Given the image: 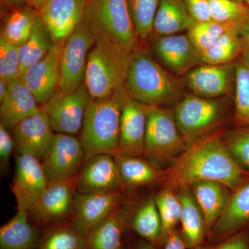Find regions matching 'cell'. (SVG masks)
<instances>
[{"label": "cell", "instance_id": "obj_27", "mask_svg": "<svg viewBox=\"0 0 249 249\" xmlns=\"http://www.w3.org/2000/svg\"><path fill=\"white\" fill-rule=\"evenodd\" d=\"M196 23L183 0H160L153 31L158 36L174 35L188 31Z\"/></svg>", "mask_w": 249, "mask_h": 249}, {"label": "cell", "instance_id": "obj_1", "mask_svg": "<svg viewBox=\"0 0 249 249\" xmlns=\"http://www.w3.org/2000/svg\"><path fill=\"white\" fill-rule=\"evenodd\" d=\"M222 128L192 144L165 171L163 187L177 190L201 181L224 183L235 191L249 178V171L232 158L223 141Z\"/></svg>", "mask_w": 249, "mask_h": 249}, {"label": "cell", "instance_id": "obj_36", "mask_svg": "<svg viewBox=\"0 0 249 249\" xmlns=\"http://www.w3.org/2000/svg\"><path fill=\"white\" fill-rule=\"evenodd\" d=\"M235 29H237V26L232 23L211 20L196 22L193 27L187 31V35L201 56V54L213 45L221 36Z\"/></svg>", "mask_w": 249, "mask_h": 249}, {"label": "cell", "instance_id": "obj_44", "mask_svg": "<svg viewBox=\"0 0 249 249\" xmlns=\"http://www.w3.org/2000/svg\"><path fill=\"white\" fill-rule=\"evenodd\" d=\"M242 47V58L249 62V17L237 28Z\"/></svg>", "mask_w": 249, "mask_h": 249}, {"label": "cell", "instance_id": "obj_42", "mask_svg": "<svg viewBox=\"0 0 249 249\" xmlns=\"http://www.w3.org/2000/svg\"><path fill=\"white\" fill-rule=\"evenodd\" d=\"M14 150V142L9 129L0 124V164L1 172L7 169L10 158Z\"/></svg>", "mask_w": 249, "mask_h": 249}, {"label": "cell", "instance_id": "obj_6", "mask_svg": "<svg viewBox=\"0 0 249 249\" xmlns=\"http://www.w3.org/2000/svg\"><path fill=\"white\" fill-rule=\"evenodd\" d=\"M229 103L222 98L195 94L183 96L175 107V121L189 147L199 139L222 128L229 116Z\"/></svg>", "mask_w": 249, "mask_h": 249}, {"label": "cell", "instance_id": "obj_10", "mask_svg": "<svg viewBox=\"0 0 249 249\" xmlns=\"http://www.w3.org/2000/svg\"><path fill=\"white\" fill-rule=\"evenodd\" d=\"M85 158L80 139L71 134L55 133L41 164L49 182L76 178Z\"/></svg>", "mask_w": 249, "mask_h": 249}, {"label": "cell", "instance_id": "obj_20", "mask_svg": "<svg viewBox=\"0 0 249 249\" xmlns=\"http://www.w3.org/2000/svg\"><path fill=\"white\" fill-rule=\"evenodd\" d=\"M61 52V49L54 45L42 60L21 74L23 83L35 96L38 104L47 102L58 88Z\"/></svg>", "mask_w": 249, "mask_h": 249}, {"label": "cell", "instance_id": "obj_33", "mask_svg": "<svg viewBox=\"0 0 249 249\" xmlns=\"http://www.w3.org/2000/svg\"><path fill=\"white\" fill-rule=\"evenodd\" d=\"M36 249H88L86 237L73 225L56 224L41 236Z\"/></svg>", "mask_w": 249, "mask_h": 249}, {"label": "cell", "instance_id": "obj_28", "mask_svg": "<svg viewBox=\"0 0 249 249\" xmlns=\"http://www.w3.org/2000/svg\"><path fill=\"white\" fill-rule=\"evenodd\" d=\"M126 224L124 214L118 207L86 236L88 249H127L124 242Z\"/></svg>", "mask_w": 249, "mask_h": 249}, {"label": "cell", "instance_id": "obj_49", "mask_svg": "<svg viewBox=\"0 0 249 249\" xmlns=\"http://www.w3.org/2000/svg\"><path fill=\"white\" fill-rule=\"evenodd\" d=\"M28 4L35 8L37 11H40L45 3V0H25Z\"/></svg>", "mask_w": 249, "mask_h": 249}, {"label": "cell", "instance_id": "obj_23", "mask_svg": "<svg viewBox=\"0 0 249 249\" xmlns=\"http://www.w3.org/2000/svg\"><path fill=\"white\" fill-rule=\"evenodd\" d=\"M188 187L204 216L209 235L214 224L227 209L231 190L224 183L214 181H198Z\"/></svg>", "mask_w": 249, "mask_h": 249}, {"label": "cell", "instance_id": "obj_51", "mask_svg": "<svg viewBox=\"0 0 249 249\" xmlns=\"http://www.w3.org/2000/svg\"><path fill=\"white\" fill-rule=\"evenodd\" d=\"M234 1H243V2H244V0H234Z\"/></svg>", "mask_w": 249, "mask_h": 249}, {"label": "cell", "instance_id": "obj_38", "mask_svg": "<svg viewBox=\"0 0 249 249\" xmlns=\"http://www.w3.org/2000/svg\"><path fill=\"white\" fill-rule=\"evenodd\" d=\"M212 20L232 23L237 26L249 17V6L243 1L234 0H209Z\"/></svg>", "mask_w": 249, "mask_h": 249}, {"label": "cell", "instance_id": "obj_39", "mask_svg": "<svg viewBox=\"0 0 249 249\" xmlns=\"http://www.w3.org/2000/svg\"><path fill=\"white\" fill-rule=\"evenodd\" d=\"M222 139L236 163L249 171V126H237L227 133L224 132Z\"/></svg>", "mask_w": 249, "mask_h": 249}, {"label": "cell", "instance_id": "obj_21", "mask_svg": "<svg viewBox=\"0 0 249 249\" xmlns=\"http://www.w3.org/2000/svg\"><path fill=\"white\" fill-rule=\"evenodd\" d=\"M249 228V178L232 191L227 209L211 229L208 243H216Z\"/></svg>", "mask_w": 249, "mask_h": 249}, {"label": "cell", "instance_id": "obj_11", "mask_svg": "<svg viewBox=\"0 0 249 249\" xmlns=\"http://www.w3.org/2000/svg\"><path fill=\"white\" fill-rule=\"evenodd\" d=\"M75 187L83 194H110L125 189L111 154L86 157L75 178Z\"/></svg>", "mask_w": 249, "mask_h": 249}, {"label": "cell", "instance_id": "obj_18", "mask_svg": "<svg viewBox=\"0 0 249 249\" xmlns=\"http://www.w3.org/2000/svg\"><path fill=\"white\" fill-rule=\"evenodd\" d=\"M11 132L14 150L18 155L34 156L40 161L45 157L55 135L42 111L19 123Z\"/></svg>", "mask_w": 249, "mask_h": 249}, {"label": "cell", "instance_id": "obj_41", "mask_svg": "<svg viewBox=\"0 0 249 249\" xmlns=\"http://www.w3.org/2000/svg\"><path fill=\"white\" fill-rule=\"evenodd\" d=\"M192 249H249V228L216 243H204Z\"/></svg>", "mask_w": 249, "mask_h": 249}, {"label": "cell", "instance_id": "obj_15", "mask_svg": "<svg viewBox=\"0 0 249 249\" xmlns=\"http://www.w3.org/2000/svg\"><path fill=\"white\" fill-rule=\"evenodd\" d=\"M235 62L220 65L201 64L186 73L185 83L196 96L222 98L235 88Z\"/></svg>", "mask_w": 249, "mask_h": 249}, {"label": "cell", "instance_id": "obj_16", "mask_svg": "<svg viewBox=\"0 0 249 249\" xmlns=\"http://www.w3.org/2000/svg\"><path fill=\"white\" fill-rule=\"evenodd\" d=\"M121 199V193L83 194L76 191L71 224L86 237L119 207Z\"/></svg>", "mask_w": 249, "mask_h": 249}, {"label": "cell", "instance_id": "obj_47", "mask_svg": "<svg viewBox=\"0 0 249 249\" xmlns=\"http://www.w3.org/2000/svg\"><path fill=\"white\" fill-rule=\"evenodd\" d=\"M9 91V83L4 80L0 79V103L6 97Z\"/></svg>", "mask_w": 249, "mask_h": 249}, {"label": "cell", "instance_id": "obj_37", "mask_svg": "<svg viewBox=\"0 0 249 249\" xmlns=\"http://www.w3.org/2000/svg\"><path fill=\"white\" fill-rule=\"evenodd\" d=\"M139 38L147 40L153 31L154 20L160 0H126Z\"/></svg>", "mask_w": 249, "mask_h": 249}, {"label": "cell", "instance_id": "obj_25", "mask_svg": "<svg viewBox=\"0 0 249 249\" xmlns=\"http://www.w3.org/2000/svg\"><path fill=\"white\" fill-rule=\"evenodd\" d=\"M114 157L124 188L151 186L163 181L165 171L159 169L145 157L117 153Z\"/></svg>", "mask_w": 249, "mask_h": 249}, {"label": "cell", "instance_id": "obj_8", "mask_svg": "<svg viewBox=\"0 0 249 249\" xmlns=\"http://www.w3.org/2000/svg\"><path fill=\"white\" fill-rule=\"evenodd\" d=\"M96 42V36L83 21L68 36L60 58L58 88L70 94L84 83L88 55Z\"/></svg>", "mask_w": 249, "mask_h": 249}, {"label": "cell", "instance_id": "obj_9", "mask_svg": "<svg viewBox=\"0 0 249 249\" xmlns=\"http://www.w3.org/2000/svg\"><path fill=\"white\" fill-rule=\"evenodd\" d=\"M91 99L85 83L70 94H65L58 88L52 97L41 105L40 109L55 133L75 136L81 130Z\"/></svg>", "mask_w": 249, "mask_h": 249}, {"label": "cell", "instance_id": "obj_26", "mask_svg": "<svg viewBox=\"0 0 249 249\" xmlns=\"http://www.w3.org/2000/svg\"><path fill=\"white\" fill-rule=\"evenodd\" d=\"M29 214L19 211L12 219L0 228V249H36L40 235L31 225Z\"/></svg>", "mask_w": 249, "mask_h": 249}, {"label": "cell", "instance_id": "obj_24", "mask_svg": "<svg viewBox=\"0 0 249 249\" xmlns=\"http://www.w3.org/2000/svg\"><path fill=\"white\" fill-rule=\"evenodd\" d=\"M181 204L180 230L186 248L192 249L205 243L208 231L204 216L188 186L177 190Z\"/></svg>", "mask_w": 249, "mask_h": 249}, {"label": "cell", "instance_id": "obj_31", "mask_svg": "<svg viewBox=\"0 0 249 249\" xmlns=\"http://www.w3.org/2000/svg\"><path fill=\"white\" fill-rule=\"evenodd\" d=\"M39 11L29 6L13 9L6 18L1 31V36L11 45L19 47L30 37Z\"/></svg>", "mask_w": 249, "mask_h": 249}, {"label": "cell", "instance_id": "obj_29", "mask_svg": "<svg viewBox=\"0 0 249 249\" xmlns=\"http://www.w3.org/2000/svg\"><path fill=\"white\" fill-rule=\"evenodd\" d=\"M53 45L52 35L39 13L30 37L24 45L19 47L21 74L29 67L42 60Z\"/></svg>", "mask_w": 249, "mask_h": 249}, {"label": "cell", "instance_id": "obj_17", "mask_svg": "<svg viewBox=\"0 0 249 249\" xmlns=\"http://www.w3.org/2000/svg\"><path fill=\"white\" fill-rule=\"evenodd\" d=\"M154 50L165 68L177 76L186 74L202 64L187 34L158 36Z\"/></svg>", "mask_w": 249, "mask_h": 249}, {"label": "cell", "instance_id": "obj_30", "mask_svg": "<svg viewBox=\"0 0 249 249\" xmlns=\"http://www.w3.org/2000/svg\"><path fill=\"white\" fill-rule=\"evenodd\" d=\"M130 226L143 240L155 246L161 245L162 224L155 196H150L139 206L132 215Z\"/></svg>", "mask_w": 249, "mask_h": 249}, {"label": "cell", "instance_id": "obj_34", "mask_svg": "<svg viewBox=\"0 0 249 249\" xmlns=\"http://www.w3.org/2000/svg\"><path fill=\"white\" fill-rule=\"evenodd\" d=\"M155 199L161 220V245L163 246L168 236L176 230L180 223L181 204L178 192L167 187H163L155 196Z\"/></svg>", "mask_w": 249, "mask_h": 249}, {"label": "cell", "instance_id": "obj_32", "mask_svg": "<svg viewBox=\"0 0 249 249\" xmlns=\"http://www.w3.org/2000/svg\"><path fill=\"white\" fill-rule=\"evenodd\" d=\"M242 53V42L237 29L228 31L201 54V63L220 65L235 62Z\"/></svg>", "mask_w": 249, "mask_h": 249}, {"label": "cell", "instance_id": "obj_13", "mask_svg": "<svg viewBox=\"0 0 249 249\" xmlns=\"http://www.w3.org/2000/svg\"><path fill=\"white\" fill-rule=\"evenodd\" d=\"M48 183L40 160L29 155L17 156L11 188L19 211L27 212L38 200Z\"/></svg>", "mask_w": 249, "mask_h": 249}, {"label": "cell", "instance_id": "obj_5", "mask_svg": "<svg viewBox=\"0 0 249 249\" xmlns=\"http://www.w3.org/2000/svg\"><path fill=\"white\" fill-rule=\"evenodd\" d=\"M188 147L173 112L160 106H147L143 157L166 171Z\"/></svg>", "mask_w": 249, "mask_h": 249}, {"label": "cell", "instance_id": "obj_12", "mask_svg": "<svg viewBox=\"0 0 249 249\" xmlns=\"http://www.w3.org/2000/svg\"><path fill=\"white\" fill-rule=\"evenodd\" d=\"M75 179L51 181L36 204L27 211L29 217L40 224H53L72 216Z\"/></svg>", "mask_w": 249, "mask_h": 249}, {"label": "cell", "instance_id": "obj_3", "mask_svg": "<svg viewBox=\"0 0 249 249\" xmlns=\"http://www.w3.org/2000/svg\"><path fill=\"white\" fill-rule=\"evenodd\" d=\"M129 98L123 86L107 96L91 99L80 130L85 158L97 154L114 155L117 152L121 116Z\"/></svg>", "mask_w": 249, "mask_h": 249}, {"label": "cell", "instance_id": "obj_19", "mask_svg": "<svg viewBox=\"0 0 249 249\" xmlns=\"http://www.w3.org/2000/svg\"><path fill=\"white\" fill-rule=\"evenodd\" d=\"M147 110V105L129 98L121 116L119 147L116 153L143 157Z\"/></svg>", "mask_w": 249, "mask_h": 249}, {"label": "cell", "instance_id": "obj_7", "mask_svg": "<svg viewBox=\"0 0 249 249\" xmlns=\"http://www.w3.org/2000/svg\"><path fill=\"white\" fill-rule=\"evenodd\" d=\"M84 22L95 36L107 37L124 52L139 48V36L126 0H88Z\"/></svg>", "mask_w": 249, "mask_h": 249}, {"label": "cell", "instance_id": "obj_48", "mask_svg": "<svg viewBox=\"0 0 249 249\" xmlns=\"http://www.w3.org/2000/svg\"><path fill=\"white\" fill-rule=\"evenodd\" d=\"M5 4L9 6V7L13 8L14 9H18V8L22 7L25 4V0H1Z\"/></svg>", "mask_w": 249, "mask_h": 249}, {"label": "cell", "instance_id": "obj_46", "mask_svg": "<svg viewBox=\"0 0 249 249\" xmlns=\"http://www.w3.org/2000/svg\"><path fill=\"white\" fill-rule=\"evenodd\" d=\"M131 249H157V248L153 244L142 239L136 242Z\"/></svg>", "mask_w": 249, "mask_h": 249}, {"label": "cell", "instance_id": "obj_4", "mask_svg": "<svg viewBox=\"0 0 249 249\" xmlns=\"http://www.w3.org/2000/svg\"><path fill=\"white\" fill-rule=\"evenodd\" d=\"M130 55L107 37L96 36L84 81L91 98L105 97L124 86Z\"/></svg>", "mask_w": 249, "mask_h": 249}, {"label": "cell", "instance_id": "obj_43", "mask_svg": "<svg viewBox=\"0 0 249 249\" xmlns=\"http://www.w3.org/2000/svg\"><path fill=\"white\" fill-rule=\"evenodd\" d=\"M187 9L196 22L212 20L209 0H183Z\"/></svg>", "mask_w": 249, "mask_h": 249}, {"label": "cell", "instance_id": "obj_2", "mask_svg": "<svg viewBox=\"0 0 249 249\" xmlns=\"http://www.w3.org/2000/svg\"><path fill=\"white\" fill-rule=\"evenodd\" d=\"M124 88L129 98L147 106L163 107L183 97V86L177 76L139 48L131 54Z\"/></svg>", "mask_w": 249, "mask_h": 249}, {"label": "cell", "instance_id": "obj_40", "mask_svg": "<svg viewBox=\"0 0 249 249\" xmlns=\"http://www.w3.org/2000/svg\"><path fill=\"white\" fill-rule=\"evenodd\" d=\"M20 76L19 47L11 45L0 36V79L9 83Z\"/></svg>", "mask_w": 249, "mask_h": 249}, {"label": "cell", "instance_id": "obj_22", "mask_svg": "<svg viewBox=\"0 0 249 249\" xmlns=\"http://www.w3.org/2000/svg\"><path fill=\"white\" fill-rule=\"evenodd\" d=\"M40 111L35 96L21 78L10 82L7 96L0 105V124L12 130L19 123Z\"/></svg>", "mask_w": 249, "mask_h": 249}, {"label": "cell", "instance_id": "obj_35", "mask_svg": "<svg viewBox=\"0 0 249 249\" xmlns=\"http://www.w3.org/2000/svg\"><path fill=\"white\" fill-rule=\"evenodd\" d=\"M235 71L234 121L237 127L249 126V62L240 57Z\"/></svg>", "mask_w": 249, "mask_h": 249}, {"label": "cell", "instance_id": "obj_45", "mask_svg": "<svg viewBox=\"0 0 249 249\" xmlns=\"http://www.w3.org/2000/svg\"><path fill=\"white\" fill-rule=\"evenodd\" d=\"M163 249H188L181 237L180 231H174L165 240Z\"/></svg>", "mask_w": 249, "mask_h": 249}, {"label": "cell", "instance_id": "obj_50", "mask_svg": "<svg viewBox=\"0 0 249 249\" xmlns=\"http://www.w3.org/2000/svg\"><path fill=\"white\" fill-rule=\"evenodd\" d=\"M244 2L246 3L247 4H248L249 6V0H244Z\"/></svg>", "mask_w": 249, "mask_h": 249}, {"label": "cell", "instance_id": "obj_14", "mask_svg": "<svg viewBox=\"0 0 249 249\" xmlns=\"http://www.w3.org/2000/svg\"><path fill=\"white\" fill-rule=\"evenodd\" d=\"M88 0H45L39 11L54 45L62 49L72 31L84 19Z\"/></svg>", "mask_w": 249, "mask_h": 249}]
</instances>
